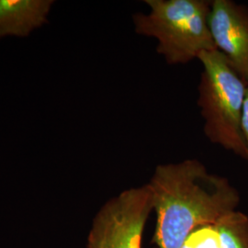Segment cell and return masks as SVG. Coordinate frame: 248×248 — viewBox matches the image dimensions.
<instances>
[{
	"mask_svg": "<svg viewBox=\"0 0 248 248\" xmlns=\"http://www.w3.org/2000/svg\"><path fill=\"white\" fill-rule=\"evenodd\" d=\"M147 184L156 213L157 248H180L194 229L216 224L240 203L230 181L210 173L197 159L159 165Z\"/></svg>",
	"mask_w": 248,
	"mask_h": 248,
	"instance_id": "6da1fadb",
	"label": "cell"
},
{
	"mask_svg": "<svg viewBox=\"0 0 248 248\" xmlns=\"http://www.w3.org/2000/svg\"><path fill=\"white\" fill-rule=\"evenodd\" d=\"M198 60L202 72L197 103L203 119L204 134L213 144L248 160L242 132L248 83L216 49L202 53Z\"/></svg>",
	"mask_w": 248,
	"mask_h": 248,
	"instance_id": "3957f363",
	"label": "cell"
},
{
	"mask_svg": "<svg viewBox=\"0 0 248 248\" xmlns=\"http://www.w3.org/2000/svg\"><path fill=\"white\" fill-rule=\"evenodd\" d=\"M180 248H221V242L215 224H206L192 231Z\"/></svg>",
	"mask_w": 248,
	"mask_h": 248,
	"instance_id": "ba28073f",
	"label": "cell"
},
{
	"mask_svg": "<svg viewBox=\"0 0 248 248\" xmlns=\"http://www.w3.org/2000/svg\"><path fill=\"white\" fill-rule=\"evenodd\" d=\"M209 25L216 50L248 82V7L232 0H213Z\"/></svg>",
	"mask_w": 248,
	"mask_h": 248,
	"instance_id": "5b68a950",
	"label": "cell"
},
{
	"mask_svg": "<svg viewBox=\"0 0 248 248\" xmlns=\"http://www.w3.org/2000/svg\"></svg>",
	"mask_w": 248,
	"mask_h": 248,
	"instance_id": "30bf717a",
	"label": "cell"
},
{
	"mask_svg": "<svg viewBox=\"0 0 248 248\" xmlns=\"http://www.w3.org/2000/svg\"><path fill=\"white\" fill-rule=\"evenodd\" d=\"M242 132H243L244 139H245L246 145H247L248 155V82L247 95H246V98H245L244 108H243V116H242Z\"/></svg>",
	"mask_w": 248,
	"mask_h": 248,
	"instance_id": "9c48e42d",
	"label": "cell"
},
{
	"mask_svg": "<svg viewBox=\"0 0 248 248\" xmlns=\"http://www.w3.org/2000/svg\"><path fill=\"white\" fill-rule=\"evenodd\" d=\"M153 211L148 184L125 189L98 211L89 232L88 248H142L144 226Z\"/></svg>",
	"mask_w": 248,
	"mask_h": 248,
	"instance_id": "277c9868",
	"label": "cell"
},
{
	"mask_svg": "<svg viewBox=\"0 0 248 248\" xmlns=\"http://www.w3.org/2000/svg\"><path fill=\"white\" fill-rule=\"evenodd\" d=\"M53 0H0V40L23 38L48 21Z\"/></svg>",
	"mask_w": 248,
	"mask_h": 248,
	"instance_id": "8992f818",
	"label": "cell"
},
{
	"mask_svg": "<svg viewBox=\"0 0 248 248\" xmlns=\"http://www.w3.org/2000/svg\"><path fill=\"white\" fill-rule=\"evenodd\" d=\"M148 13L133 16L138 35L155 39L156 52L169 65L186 64L215 50L209 18L210 0H144Z\"/></svg>",
	"mask_w": 248,
	"mask_h": 248,
	"instance_id": "7a4b0ae2",
	"label": "cell"
},
{
	"mask_svg": "<svg viewBox=\"0 0 248 248\" xmlns=\"http://www.w3.org/2000/svg\"><path fill=\"white\" fill-rule=\"evenodd\" d=\"M221 248H248V216L239 211L225 215L216 224Z\"/></svg>",
	"mask_w": 248,
	"mask_h": 248,
	"instance_id": "52a82bcc",
	"label": "cell"
}]
</instances>
